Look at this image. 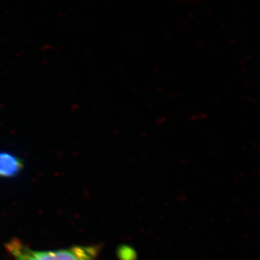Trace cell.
<instances>
[{
    "mask_svg": "<svg viewBox=\"0 0 260 260\" xmlns=\"http://www.w3.org/2000/svg\"><path fill=\"white\" fill-rule=\"evenodd\" d=\"M15 260H95L99 248L95 246H73L55 251L32 250L18 239L6 244Z\"/></svg>",
    "mask_w": 260,
    "mask_h": 260,
    "instance_id": "cell-1",
    "label": "cell"
},
{
    "mask_svg": "<svg viewBox=\"0 0 260 260\" xmlns=\"http://www.w3.org/2000/svg\"><path fill=\"white\" fill-rule=\"evenodd\" d=\"M23 168V162L18 157L5 152L0 153V177H16Z\"/></svg>",
    "mask_w": 260,
    "mask_h": 260,
    "instance_id": "cell-2",
    "label": "cell"
}]
</instances>
